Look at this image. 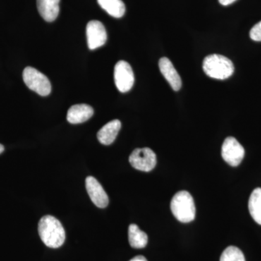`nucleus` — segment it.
Returning a JSON list of instances; mask_svg holds the SVG:
<instances>
[{"label":"nucleus","mask_w":261,"mask_h":261,"mask_svg":"<svg viewBox=\"0 0 261 261\" xmlns=\"http://www.w3.org/2000/svg\"><path fill=\"white\" fill-rule=\"evenodd\" d=\"M202 68L207 76L219 80L229 78L234 71L232 62L226 57L217 54L206 57Z\"/></svg>","instance_id":"f03ea898"},{"label":"nucleus","mask_w":261,"mask_h":261,"mask_svg":"<svg viewBox=\"0 0 261 261\" xmlns=\"http://www.w3.org/2000/svg\"><path fill=\"white\" fill-rule=\"evenodd\" d=\"M219 1L220 4L224 5V6H227V5L232 4L237 0H219Z\"/></svg>","instance_id":"6ab92c4d"},{"label":"nucleus","mask_w":261,"mask_h":261,"mask_svg":"<svg viewBox=\"0 0 261 261\" xmlns=\"http://www.w3.org/2000/svg\"><path fill=\"white\" fill-rule=\"evenodd\" d=\"M86 189L91 200L92 202L99 207L105 208L109 203V198L102 185L93 176H88L86 178Z\"/></svg>","instance_id":"1a4fd4ad"},{"label":"nucleus","mask_w":261,"mask_h":261,"mask_svg":"<svg viewBox=\"0 0 261 261\" xmlns=\"http://www.w3.org/2000/svg\"><path fill=\"white\" fill-rule=\"evenodd\" d=\"M250 37L255 42H261V21L252 27L250 30Z\"/></svg>","instance_id":"a211bd4d"},{"label":"nucleus","mask_w":261,"mask_h":261,"mask_svg":"<svg viewBox=\"0 0 261 261\" xmlns=\"http://www.w3.org/2000/svg\"><path fill=\"white\" fill-rule=\"evenodd\" d=\"M121 128L119 120H113L108 122L107 124L98 132L97 138L102 145H110L116 140L117 135Z\"/></svg>","instance_id":"f8f14e48"},{"label":"nucleus","mask_w":261,"mask_h":261,"mask_svg":"<svg viewBox=\"0 0 261 261\" xmlns=\"http://www.w3.org/2000/svg\"><path fill=\"white\" fill-rule=\"evenodd\" d=\"M97 2L103 10L114 18H121L125 14L126 7L122 0H97Z\"/></svg>","instance_id":"2eb2a0df"},{"label":"nucleus","mask_w":261,"mask_h":261,"mask_svg":"<svg viewBox=\"0 0 261 261\" xmlns=\"http://www.w3.org/2000/svg\"><path fill=\"white\" fill-rule=\"evenodd\" d=\"M129 261H147V259H146L145 257L142 256V255H137V256L133 257V258H132V260H130Z\"/></svg>","instance_id":"aec40b11"},{"label":"nucleus","mask_w":261,"mask_h":261,"mask_svg":"<svg viewBox=\"0 0 261 261\" xmlns=\"http://www.w3.org/2000/svg\"><path fill=\"white\" fill-rule=\"evenodd\" d=\"M24 83L29 89L45 97L51 92V84L45 75L32 67H27L23 72Z\"/></svg>","instance_id":"20e7f679"},{"label":"nucleus","mask_w":261,"mask_h":261,"mask_svg":"<svg viewBox=\"0 0 261 261\" xmlns=\"http://www.w3.org/2000/svg\"><path fill=\"white\" fill-rule=\"evenodd\" d=\"M129 163L135 169L149 172L155 167L157 158L153 151L148 147L137 148L130 154Z\"/></svg>","instance_id":"39448f33"},{"label":"nucleus","mask_w":261,"mask_h":261,"mask_svg":"<svg viewBox=\"0 0 261 261\" xmlns=\"http://www.w3.org/2000/svg\"><path fill=\"white\" fill-rule=\"evenodd\" d=\"M4 150H5L4 146H3V145H1V144H0V154L3 153V152H4Z\"/></svg>","instance_id":"412c9836"},{"label":"nucleus","mask_w":261,"mask_h":261,"mask_svg":"<svg viewBox=\"0 0 261 261\" xmlns=\"http://www.w3.org/2000/svg\"><path fill=\"white\" fill-rule=\"evenodd\" d=\"M39 237L44 245L50 248H58L64 243L65 232L63 225L54 216H45L38 226Z\"/></svg>","instance_id":"f257e3e1"},{"label":"nucleus","mask_w":261,"mask_h":261,"mask_svg":"<svg viewBox=\"0 0 261 261\" xmlns=\"http://www.w3.org/2000/svg\"><path fill=\"white\" fill-rule=\"evenodd\" d=\"M94 114L93 108L87 104L71 106L67 113V120L72 124H79L88 121Z\"/></svg>","instance_id":"9b49d317"},{"label":"nucleus","mask_w":261,"mask_h":261,"mask_svg":"<svg viewBox=\"0 0 261 261\" xmlns=\"http://www.w3.org/2000/svg\"><path fill=\"white\" fill-rule=\"evenodd\" d=\"M87 37L89 49L94 50L106 44L107 32L100 21L91 20L87 25Z\"/></svg>","instance_id":"6e6552de"},{"label":"nucleus","mask_w":261,"mask_h":261,"mask_svg":"<svg viewBox=\"0 0 261 261\" xmlns=\"http://www.w3.org/2000/svg\"><path fill=\"white\" fill-rule=\"evenodd\" d=\"M220 261H246L245 255L238 247L229 246L221 254Z\"/></svg>","instance_id":"f3484780"},{"label":"nucleus","mask_w":261,"mask_h":261,"mask_svg":"<svg viewBox=\"0 0 261 261\" xmlns=\"http://www.w3.org/2000/svg\"><path fill=\"white\" fill-rule=\"evenodd\" d=\"M223 159L230 166L236 167L241 163L245 156V149L233 137H227L221 149Z\"/></svg>","instance_id":"0eeeda50"},{"label":"nucleus","mask_w":261,"mask_h":261,"mask_svg":"<svg viewBox=\"0 0 261 261\" xmlns=\"http://www.w3.org/2000/svg\"><path fill=\"white\" fill-rule=\"evenodd\" d=\"M249 211L254 221L261 225V188L253 190L248 203Z\"/></svg>","instance_id":"dca6fc26"},{"label":"nucleus","mask_w":261,"mask_h":261,"mask_svg":"<svg viewBox=\"0 0 261 261\" xmlns=\"http://www.w3.org/2000/svg\"><path fill=\"white\" fill-rule=\"evenodd\" d=\"M61 0H37V8L39 14L47 22H53L59 14V3Z\"/></svg>","instance_id":"ddd939ff"},{"label":"nucleus","mask_w":261,"mask_h":261,"mask_svg":"<svg viewBox=\"0 0 261 261\" xmlns=\"http://www.w3.org/2000/svg\"><path fill=\"white\" fill-rule=\"evenodd\" d=\"M128 242L133 248H144L147 246L148 237L137 225L130 224L128 227Z\"/></svg>","instance_id":"4468645a"},{"label":"nucleus","mask_w":261,"mask_h":261,"mask_svg":"<svg viewBox=\"0 0 261 261\" xmlns=\"http://www.w3.org/2000/svg\"><path fill=\"white\" fill-rule=\"evenodd\" d=\"M171 209L174 217L180 222L190 223L195 219V202L188 192L180 191L173 196Z\"/></svg>","instance_id":"7ed1b4c3"},{"label":"nucleus","mask_w":261,"mask_h":261,"mask_svg":"<svg viewBox=\"0 0 261 261\" xmlns=\"http://www.w3.org/2000/svg\"><path fill=\"white\" fill-rule=\"evenodd\" d=\"M115 84L117 89L123 93L128 92L135 84V75L129 63L120 61L115 65Z\"/></svg>","instance_id":"423d86ee"},{"label":"nucleus","mask_w":261,"mask_h":261,"mask_svg":"<svg viewBox=\"0 0 261 261\" xmlns=\"http://www.w3.org/2000/svg\"><path fill=\"white\" fill-rule=\"evenodd\" d=\"M159 68L163 76L174 91L181 89V79L173 66L172 63L167 58H162L159 61Z\"/></svg>","instance_id":"9d476101"}]
</instances>
